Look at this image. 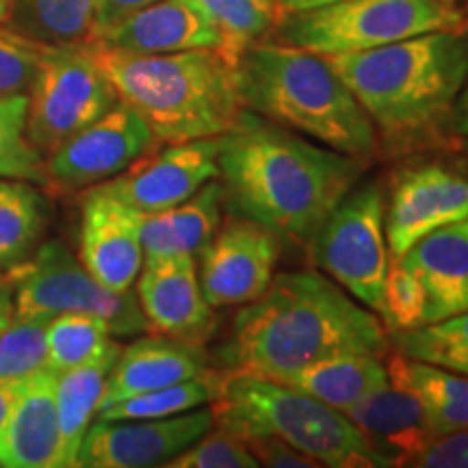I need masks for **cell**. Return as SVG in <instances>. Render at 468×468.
Returning a JSON list of instances; mask_svg holds the SVG:
<instances>
[{"instance_id":"1","label":"cell","mask_w":468,"mask_h":468,"mask_svg":"<svg viewBox=\"0 0 468 468\" xmlns=\"http://www.w3.org/2000/svg\"><path fill=\"white\" fill-rule=\"evenodd\" d=\"M224 210L306 245L362 176L365 163L245 109L219 134Z\"/></svg>"},{"instance_id":"2","label":"cell","mask_w":468,"mask_h":468,"mask_svg":"<svg viewBox=\"0 0 468 468\" xmlns=\"http://www.w3.org/2000/svg\"><path fill=\"white\" fill-rule=\"evenodd\" d=\"M382 319L317 271L276 273L259 300L234 317L221 358L234 373L284 379L341 354H386Z\"/></svg>"},{"instance_id":"3","label":"cell","mask_w":468,"mask_h":468,"mask_svg":"<svg viewBox=\"0 0 468 468\" xmlns=\"http://www.w3.org/2000/svg\"><path fill=\"white\" fill-rule=\"evenodd\" d=\"M325 58L371 117L378 137L412 144L447 126L468 76V33L434 31Z\"/></svg>"},{"instance_id":"4","label":"cell","mask_w":468,"mask_h":468,"mask_svg":"<svg viewBox=\"0 0 468 468\" xmlns=\"http://www.w3.org/2000/svg\"><path fill=\"white\" fill-rule=\"evenodd\" d=\"M122 102L137 111L161 144L219 137L243 113L237 68L215 48L134 55L90 44Z\"/></svg>"},{"instance_id":"5","label":"cell","mask_w":468,"mask_h":468,"mask_svg":"<svg viewBox=\"0 0 468 468\" xmlns=\"http://www.w3.org/2000/svg\"><path fill=\"white\" fill-rule=\"evenodd\" d=\"M243 107L351 159L378 154L371 117L325 57L289 44H254L237 63Z\"/></svg>"},{"instance_id":"6","label":"cell","mask_w":468,"mask_h":468,"mask_svg":"<svg viewBox=\"0 0 468 468\" xmlns=\"http://www.w3.org/2000/svg\"><path fill=\"white\" fill-rule=\"evenodd\" d=\"M210 412L215 427L241 441L278 438L319 466H386L345 412L276 379L228 371L219 379Z\"/></svg>"},{"instance_id":"7","label":"cell","mask_w":468,"mask_h":468,"mask_svg":"<svg viewBox=\"0 0 468 468\" xmlns=\"http://www.w3.org/2000/svg\"><path fill=\"white\" fill-rule=\"evenodd\" d=\"M434 31L468 33V17L442 0H338L278 22L282 44L314 55L373 50Z\"/></svg>"},{"instance_id":"8","label":"cell","mask_w":468,"mask_h":468,"mask_svg":"<svg viewBox=\"0 0 468 468\" xmlns=\"http://www.w3.org/2000/svg\"><path fill=\"white\" fill-rule=\"evenodd\" d=\"M16 319H52L63 313H87L107 321L111 335H150V325L133 291L102 286L63 241L39 245L31 261L14 267Z\"/></svg>"},{"instance_id":"9","label":"cell","mask_w":468,"mask_h":468,"mask_svg":"<svg viewBox=\"0 0 468 468\" xmlns=\"http://www.w3.org/2000/svg\"><path fill=\"white\" fill-rule=\"evenodd\" d=\"M310 259L354 300L382 314L390 267L386 200L378 185L349 191L308 243Z\"/></svg>"},{"instance_id":"10","label":"cell","mask_w":468,"mask_h":468,"mask_svg":"<svg viewBox=\"0 0 468 468\" xmlns=\"http://www.w3.org/2000/svg\"><path fill=\"white\" fill-rule=\"evenodd\" d=\"M117 101L90 46H48L28 91V142L46 161Z\"/></svg>"},{"instance_id":"11","label":"cell","mask_w":468,"mask_h":468,"mask_svg":"<svg viewBox=\"0 0 468 468\" xmlns=\"http://www.w3.org/2000/svg\"><path fill=\"white\" fill-rule=\"evenodd\" d=\"M161 142L137 111L117 101L93 124L46 159L48 183L66 191L91 189L131 167Z\"/></svg>"},{"instance_id":"12","label":"cell","mask_w":468,"mask_h":468,"mask_svg":"<svg viewBox=\"0 0 468 468\" xmlns=\"http://www.w3.org/2000/svg\"><path fill=\"white\" fill-rule=\"evenodd\" d=\"M280 259V237L245 218L219 226L200 254V286L210 308L245 306L269 289Z\"/></svg>"},{"instance_id":"13","label":"cell","mask_w":468,"mask_h":468,"mask_svg":"<svg viewBox=\"0 0 468 468\" xmlns=\"http://www.w3.org/2000/svg\"><path fill=\"white\" fill-rule=\"evenodd\" d=\"M219 137L167 144L150 150L107 183L91 186L137 213H159L189 200L210 180L219 178Z\"/></svg>"},{"instance_id":"14","label":"cell","mask_w":468,"mask_h":468,"mask_svg":"<svg viewBox=\"0 0 468 468\" xmlns=\"http://www.w3.org/2000/svg\"><path fill=\"white\" fill-rule=\"evenodd\" d=\"M210 406L165 419L93 420L79 452L85 468L165 466L197 438L213 430Z\"/></svg>"},{"instance_id":"15","label":"cell","mask_w":468,"mask_h":468,"mask_svg":"<svg viewBox=\"0 0 468 468\" xmlns=\"http://www.w3.org/2000/svg\"><path fill=\"white\" fill-rule=\"evenodd\" d=\"M134 284L150 332L197 347L213 335L215 314L202 292L196 256H148Z\"/></svg>"},{"instance_id":"16","label":"cell","mask_w":468,"mask_h":468,"mask_svg":"<svg viewBox=\"0 0 468 468\" xmlns=\"http://www.w3.org/2000/svg\"><path fill=\"white\" fill-rule=\"evenodd\" d=\"M468 219V178L441 165L403 169L386 207L390 261L401 259L425 234Z\"/></svg>"},{"instance_id":"17","label":"cell","mask_w":468,"mask_h":468,"mask_svg":"<svg viewBox=\"0 0 468 468\" xmlns=\"http://www.w3.org/2000/svg\"><path fill=\"white\" fill-rule=\"evenodd\" d=\"M79 259L107 289L117 292L133 291L145 261L142 213L107 193L87 191L80 219Z\"/></svg>"},{"instance_id":"18","label":"cell","mask_w":468,"mask_h":468,"mask_svg":"<svg viewBox=\"0 0 468 468\" xmlns=\"http://www.w3.org/2000/svg\"><path fill=\"white\" fill-rule=\"evenodd\" d=\"M393 262L419 280L425 295V324L468 310V219L425 234Z\"/></svg>"},{"instance_id":"19","label":"cell","mask_w":468,"mask_h":468,"mask_svg":"<svg viewBox=\"0 0 468 468\" xmlns=\"http://www.w3.org/2000/svg\"><path fill=\"white\" fill-rule=\"evenodd\" d=\"M345 417L358 427L386 466L408 468L414 455L436 438L417 397L390 382L345 410Z\"/></svg>"},{"instance_id":"20","label":"cell","mask_w":468,"mask_h":468,"mask_svg":"<svg viewBox=\"0 0 468 468\" xmlns=\"http://www.w3.org/2000/svg\"><path fill=\"white\" fill-rule=\"evenodd\" d=\"M98 42L134 55L219 48V31L193 0H159L102 35Z\"/></svg>"},{"instance_id":"21","label":"cell","mask_w":468,"mask_h":468,"mask_svg":"<svg viewBox=\"0 0 468 468\" xmlns=\"http://www.w3.org/2000/svg\"><path fill=\"white\" fill-rule=\"evenodd\" d=\"M207 371V354L197 345L161 335H142L122 347L107 378L98 412L133 395L185 382Z\"/></svg>"},{"instance_id":"22","label":"cell","mask_w":468,"mask_h":468,"mask_svg":"<svg viewBox=\"0 0 468 468\" xmlns=\"http://www.w3.org/2000/svg\"><path fill=\"white\" fill-rule=\"evenodd\" d=\"M57 373L39 368L25 379L0 438V466L57 468Z\"/></svg>"},{"instance_id":"23","label":"cell","mask_w":468,"mask_h":468,"mask_svg":"<svg viewBox=\"0 0 468 468\" xmlns=\"http://www.w3.org/2000/svg\"><path fill=\"white\" fill-rule=\"evenodd\" d=\"M224 218V189L210 180L189 200L159 213H142V245L148 256H200Z\"/></svg>"},{"instance_id":"24","label":"cell","mask_w":468,"mask_h":468,"mask_svg":"<svg viewBox=\"0 0 468 468\" xmlns=\"http://www.w3.org/2000/svg\"><path fill=\"white\" fill-rule=\"evenodd\" d=\"M122 345L113 341L98 358L69 368L57 376V419H58V460L57 468L79 466L83 438L96 419L107 378L113 368Z\"/></svg>"},{"instance_id":"25","label":"cell","mask_w":468,"mask_h":468,"mask_svg":"<svg viewBox=\"0 0 468 468\" xmlns=\"http://www.w3.org/2000/svg\"><path fill=\"white\" fill-rule=\"evenodd\" d=\"M280 382L345 412L379 386L388 384V371L382 356L341 354L313 362Z\"/></svg>"},{"instance_id":"26","label":"cell","mask_w":468,"mask_h":468,"mask_svg":"<svg viewBox=\"0 0 468 468\" xmlns=\"http://www.w3.org/2000/svg\"><path fill=\"white\" fill-rule=\"evenodd\" d=\"M388 382L420 401L436 436L468 427V376L397 354L386 362Z\"/></svg>"},{"instance_id":"27","label":"cell","mask_w":468,"mask_h":468,"mask_svg":"<svg viewBox=\"0 0 468 468\" xmlns=\"http://www.w3.org/2000/svg\"><path fill=\"white\" fill-rule=\"evenodd\" d=\"M98 0H11L9 27L48 46L96 42Z\"/></svg>"},{"instance_id":"28","label":"cell","mask_w":468,"mask_h":468,"mask_svg":"<svg viewBox=\"0 0 468 468\" xmlns=\"http://www.w3.org/2000/svg\"><path fill=\"white\" fill-rule=\"evenodd\" d=\"M46 230L44 200L27 180L0 178V267L31 259Z\"/></svg>"},{"instance_id":"29","label":"cell","mask_w":468,"mask_h":468,"mask_svg":"<svg viewBox=\"0 0 468 468\" xmlns=\"http://www.w3.org/2000/svg\"><path fill=\"white\" fill-rule=\"evenodd\" d=\"M193 3L219 31L221 42L218 52L234 68L243 52L250 46L259 44L284 16L278 0H193Z\"/></svg>"},{"instance_id":"30","label":"cell","mask_w":468,"mask_h":468,"mask_svg":"<svg viewBox=\"0 0 468 468\" xmlns=\"http://www.w3.org/2000/svg\"><path fill=\"white\" fill-rule=\"evenodd\" d=\"M219 379L215 371L185 379V382L163 386V388L148 390V393L133 395L113 406L101 410L96 420H124V419H165L189 410L210 406L219 390Z\"/></svg>"},{"instance_id":"31","label":"cell","mask_w":468,"mask_h":468,"mask_svg":"<svg viewBox=\"0 0 468 468\" xmlns=\"http://www.w3.org/2000/svg\"><path fill=\"white\" fill-rule=\"evenodd\" d=\"M113 341L107 321L96 314H57L46 327V367L58 376L98 358Z\"/></svg>"},{"instance_id":"32","label":"cell","mask_w":468,"mask_h":468,"mask_svg":"<svg viewBox=\"0 0 468 468\" xmlns=\"http://www.w3.org/2000/svg\"><path fill=\"white\" fill-rule=\"evenodd\" d=\"M401 356L468 376V310L436 324L393 332Z\"/></svg>"},{"instance_id":"33","label":"cell","mask_w":468,"mask_h":468,"mask_svg":"<svg viewBox=\"0 0 468 468\" xmlns=\"http://www.w3.org/2000/svg\"><path fill=\"white\" fill-rule=\"evenodd\" d=\"M28 96L0 98V178L48 185L46 163L27 137Z\"/></svg>"},{"instance_id":"34","label":"cell","mask_w":468,"mask_h":468,"mask_svg":"<svg viewBox=\"0 0 468 468\" xmlns=\"http://www.w3.org/2000/svg\"><path fill=\"white\" fill-rule=\"evenodd\" d=\"M50 319H14L0 332V379H22L46 367Z\"/></svg>"},{"instance_id":"35","label":"cell","mask_w":468,"mask_h":468,"mask_svg":"<svg viewBox=\"0 0 468 468\" xmlns=\"http://www.w3.org/2000/svg\"><path fill=\"white\" fill-rule=\"evenodd\" d=\"M48 44L0 25V98L28 96Z\"/></svg>"},{"instance_id":"36","label":"cell","mask_w":468,"mask_h":468,"mask_svg":"<svg viewBox=\"0 0 468 468\" xmlns=\"http://www.w3.org/2000/svg\"><path fill=\"white\" fill-rule=\"evenodd\" d=\"M165 468H259V460L241 438L213 425V430L169 460Z\"/></svg>"},{"instance_id":"37","label":"cell","mask_w":468,"mask_h":468,"mask_svg":"<svg viewBox=\"0 0 468 468\" xmlns=\"http://www.w3.org/2000/svg\"><path fill=\"white\" fill-rule=\"evenodd\" d=\"M379 319L393 332L412 330L425 324V295L414 273L399 262H390L384 284V306Z\"/></svg>"},{"instance_id":"38","label":"cell","mask_w":468,"mask_h":468,"mask_svg":"<svg viewBox=\"0 0 468 468\" xmlns=\"http://www.w3.org/2000/svg\"><path fill=\"white\" fill-rule=\"evenodd\" d=\"M408 468H468V427L436 436Z\"/></svg>"},{"instance_id":"39","label":"cell","mask_w":468,"mask_h":468,"mask_svg":"<svg viewBox=\"0 0 468 468\" xmlns=\"http://www.w3.org/2000/svg\"><path fill=\"white\" fill-rule=\"evenodd\" d=\"M250 447V452L254 453V458L259 460V466L269 468H319L314 460H310L308 455H303L297 449H292L291 444H286L278 438H250L243 441Z\"/></svg>"},{"instance_id":"40","label":"cell","mask_w":468,"mask_h":468,"mask_svg":"<svg viewBox=\"0 0 468 468\" xmlns=\"http://www.w3.org/2000/svg\"><path fill=\"white\" fill-rule=\"evenodd\" d=\"M159 3V0H98L96 11V42L104 33L126 20L128 16L137 14L150 5Z\"/></svg>"},{"instance_id":"41","label":"cell","mask_w":468,"mask_h":468,"mask_svg":"<svg viewBox=\"0 0 468 468\" xmlns=\"http://www.w3.org/2000/svg\"><path fill=\"white\" fill-rule=\"evenodd\" d=\"M447 128L462 139L468 137V76L464 85H462L458 98H455L452 113H449Z\"/></svg>"},{"instance_id":"42","label":"cell","mask_w":468,"mask_h":468,"mask_svg":"<svg viewBox=\"0 0 468 468\" xmlns=\"http://www.w3.org/2000/svg\"><path fill=\"white\" fill-rule=\"evenodd\" d=\"M25 379H0V438L5 434V427H7L9 414L14 410V403L20 397L22 386H25Z\"/></svg>"},{"instance_id":"43","label":"cell","mask_w":468,"mask_h":468,"mask_svg":"<svg viewBox=\"0 0 468 468\" xmlns=\"http://www.w3.org/2000/svg\"><path fill=\"white\" fill-rule=\"evenodd\" d=\"M16 319V284L0 278V332Z\"/></svg>"},{"instance_id":"44","label":"cell","mask_w":468,"mask_h":468,"mask_svg":"<svg viewBox=\"0 0 468 468\" xmlns=\"http://www.w3.org/2000/svg\"><path fill=\"white\" fill-rule=\"evenodd\" d=\"M278 3L286 14H292V11H308V9L325 7V5L338 3V0H278Z\"/></svg>"},{"instance_id":"45","label":"cell","mask_w":468,"mask_h":468,"mask_svg":"<svg viewBox=\"0 0 468 468\" xmlns=\"http://www.w3.org/2000/svg\"><path fill=\"white\" fill-rule=\"evenodd\" d=\"M11 0H0V25H9Z\"/></svg>"},{"instance_id":"46","label":"cell","mask_w":468,"mask_h":468,"mask_svg":"<svg viewBox=\"0 0 468 468\" xmlns=\"http://www.w3.org/2000/svg\"><path fill=\"white\" fill-rule=\"evenodd\" d=\"M464 150H466V152H468V137H466V139H464Z\"/></svg>"},{"instance_id":"47","label":"cell","mask_w":468,"mask_h":468,"mask_svg":"<svg viewBox=\"0 0 468 468\" xmlns=\"http://www.w3.org/2000/svg\"><path fill=\"white\" fill-rule=\"evenodd\" d=\"M442 3H453V0H442Z\"/></svg>"}]
</instances>
